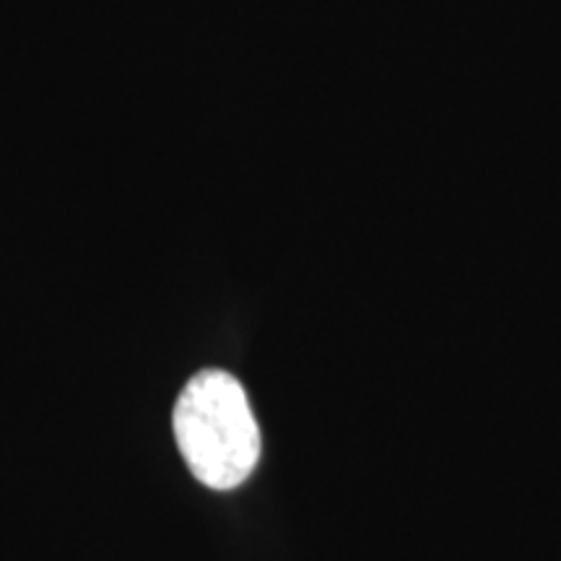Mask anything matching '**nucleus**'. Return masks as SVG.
Returning a JSON list of instances; mask_svg holds the SVG:
<instances>
[{
    "label": "nucleus",
    "instance_id": "nucleus-1",
    "mask_svg": "<svg viewBox=\"0 0 561 561\" xmlns=\"http://www.w3.org/2000/svg\"><path fill=\"white\" fill-rule=\"evenodd\" d=\"M178 450L203 486H242L261 460V430L234 375L203 369L185 385L172 411Z\"/></svg>",
    "mask_w": 561,
    "mask_h": 561
}]
</instances>
